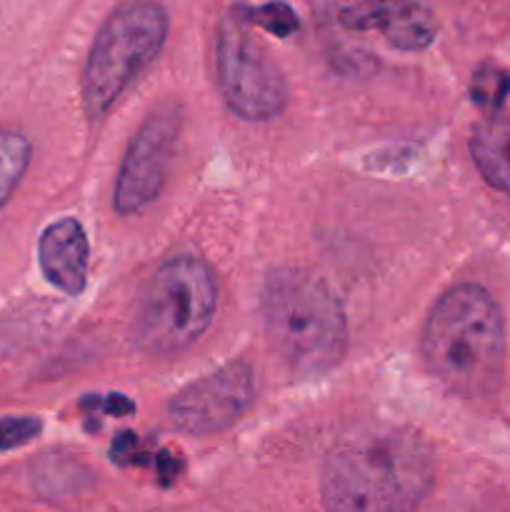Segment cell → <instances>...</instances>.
Segmentation results:
<instances>
[{
    "mask_svg": "<svg viewBox=\"0 0 510 512\" xmlns=\"http://www.w3.org/2000/svg\"><path fill=\"white\" fill-rule=\"evenodd\" d=\"M435 483L433 453L400 425H373L340 440L323 463L325 512H415Z\"/></svg>",
    "mask_w": 510,
    "mask_h": 512,
    "instance_id": "1",
    "label": "cell"
},
{
    "mask_svg": "<svg viewBox=\"0 0 510 512\" xmlns=\"http://www.w3.org/2000/svg\"><path fill=\"white\" fill-rule=\"evenodd\" d=\"M423 360L433 378L460 398H488L505 368V325L485 288L463 283L443 293L423 330Z\"/></svg>",
    "mask_w": 510,
    "mask_h": 512,
    "instance_id": "2",
    "label": "cell"
},
{
    "mask_svg": "<svg viewBox=\"0 0 510 512\" xmlns=\"http://www.w3.org/2000/svg\"><path fill=\"white\" fill-rule=\"evenodd\" d=\"M260 315L275 353L295 375H323L348 350V320L323 278L280 268L265 278Z\"/></svg>",
    "mask_w": 510,
    "mask_h": 512,
    "instance_id": "3",
    "label": "cell"
},
{
    "mask_svg": "<svg viewBox=\"0 0 510 512\" xmlns=\"http://www.w3.org/2000/svg\"><path fill=\"white\" fill-rule=\"evenodd\" d=\"M218 310V278L193 255L170 258L135 298L130 338L145 355L173 358L210 328Z\"/></svg>",
    "mask_w": 510,
    "mask_h": 512,
    "instance_id": "4",
    "label": "cell"
},
{
    "mask_svg": "<svg viewBox=\"0 0 510 512\" xmlns=\"http://www.w3.org/2000/svg\"><path fill=\"white\" fill-rule=\"evenodd\" d=\"M165 38L168 13L155 0H125L108 15L90 45L80 83L90 123L110 113L138 75L158 58Z\"/></svg>",
    "mask_w": 510,
    "mask_h": 512,
    "instance_id": "5",
    "label": "cell"
},
{
    "mask_svg": "<svg viewBox=\"0 0 510 512\" xmlns=\"http://www.w3.org/2000/svg\"><path fill=\"white\" fill-rule=\"evenodd\" d=\"M215 75L225 103L243 120H273L288 105V83L270 55L230 15L215 35Z\"/></svg>",
    "mask_w": 510,
    "mask_h": 512,
    "instance_id": "6",
    "label": "cell"
},
{
    "mask_svg": "<svg viewBox=\"0 0 510 512\" xmlns=\"http://www.w3.org/2000/svg\"><path fill=\"white\" fill-rule=\"evenodd\" d=\"M178 135L180 110L175 105H163L143 120L115 178L113 208L120 215L140 213L158 198L173 163Z\"/></svg>",
    "mask_w": 510,
    "mask_h": 512,
    "instance_id": "7",
    "label": "cell"
},
{
    "mask_svg": "<svg viewBox=\"0 0 510 512\" xmlns=\"http://www.w3.org/2000/svg\"><path fill=\"white\" fill-rule=\"evenodd\" d=\"M255 400L253 368L243 360L223 365L185 385L168 403L175 430L195 438L215 435L238 423Z\"/></svg>",
    "mask_w": 510,
    "mask_h": 512,
    "instance_id": "8",
    "label": "cell"
},
{
    "mask_svg": "<svg viewBox=\"0 0 510 512\" xmlns=\"http://www.w3.org/2000/svg\"><path fill=\"white\" fill-rule=\"evenodd\" d=\"M340 25L353 33L383 35L398 50H425L435 40V15L418 0H360L340 13Z\"/></svg>",
    "mask_w": 510,
    "mask_h": 512,
    "instance_id": "9",
    "label": "cell"
},
{
    "mask_svg": "<svg viewBox=\"0 0 510 512\" xmlns=\"http://www.w3.org/2000/svg\"><path fill=\"white\" fill-rule=\"evenodd\" d=\"M38 263L45 280L60 293L80 295L88 283L90 243L75 218H60L43 230L38 240Z\"/></svg>",
    "mask_w": 510,
    "mask_h": 512,
    "instance_id": "10",
    "label": "cell"
},
{
    "mask_svg": "<svg viewBox=\"0 0 510 512\" xmlns=\"http://www.w3.org/2000/svg\"><path fill=\"white\" fill-rule=\"evenodd\" d=\"M470 155L485 183L510 195V118L483 120L470 138Z\"/></svg>",
    "mask_w": 510,
    "mask_h": 512,
    "instance_id": "11",
    "label": "cell"
},
{
    "mask_svg": "<svg viewBox=\"0 0 510 512\" xmlns=\"http://www.w3.org/2000/svg\"><path fill=\"white\" fill-rule=\"evenodd\" d=\"M33 158L30 138L20 130H0V208L10 200Z\"/></svg>",
    "mask_w": 510,
    "mask_h": 512,
    "instance_id": "12",
    "label": "cell"
},
{
    "mask_svg": "<svg viewBox=\"0 0 510 512\" xmlns=\"http://www.w3.org/2000/svg\"><path fill=\"white\" fill-rule=\"evenodd\" d=\"M510 93V73L495 65H483L475 70L473 83H470V95L473 103L480 105L488 113H495L505 103Z\"/></svg>",
    "mask_w": 510,
    "mask_h": 512,
    "instance_id": "13",
    "label": "cell"
},
{
    "mask_svg": "<svg viewBox=\"0 0 510 512\" xmlns=\"http://www.w3.org/2000/svg\"><path fill=\"white\" fill-rule=\"evenodd\" d=\"M243 23H255L260 28H265L268 33L278 35V38H288L298 30V15L290 8L288 3H268L260 5V8H245V5H238L233 10Z\"/></svg>",
    "mask_w": 510,
    "mask_h": 512,
    "instance_id": "14",
    "label": "cell"
},
{
    "mask_svg": "<svg viewBox=\"0 0 510 512\" xmlns=\"http://www.w3.org/2000/svg\"><path fill=\"white\" fill-rule=\"evenodd\" d=\"M40 430H43V423L33 418V415H8V418H0V453L33 443L40 435Z\"/></svg>",
    "mask_w": 510,
    "mask_h": 512,
    "instance_id": "15",
    "label": "cell"
},
{
    "mask_svg": "<svg viewBox=\"0 0 510 512\" xmlns=\"http://www.w3.org/2000/svg\"><path fill=\"white\" fill-rule=\"evenodd\" d=\"M80 410H85V413H103L110 415V418H125V415L135 413V403L120 393L85 395L80 400Z\"/></svg>",
    "mask_w": 510,
    "mask_h": 512,
    "instance_id": "16",
    "label": "cell"
},
{
    "mask_svg": "<svg viewBox=\"0 0 510 512\" xmlns=\"http://www.w3.org/2000/svg\"><path fill=\"white\" fill-rule=\"evenodd\" d=\"M110 455H113L115 463H120V465L148 463V460H145V455L138 453V440H135V435H130V433H123L120 438H115Z\"/></svg>",
    "mask_w": 510,
    "mask_h": 512,
    "instance_id": "17",
    "label": "cell"
}]
</instances>
